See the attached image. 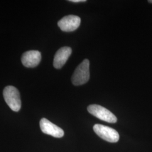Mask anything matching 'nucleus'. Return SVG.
Segmentation results:
<instances>
[{
    "label": "nucleus",
    "mask_w": 152,
    "mask_h": 152,
    "mask_svg": "<svg viewBox=\"0 0 152 152\" xmlns=\"http://www.w3.org/2000/svg\"><path fill=\"white\" fill-rule=\"evenodd\" d=\"M4 98L6 103L14 112L20 110L22 106L20 93L16 87L12 86H7L3 91Z\"/></svg>",
    "instance_id": "f257e3e1"
},
{
    "label": "nucleus",
    "mask_w": 152,
    "mask_h": 152,
    "mask_svg": "<svg viewBox=\"0 0 152 152\" xmlns=\"http://www.w3.org/2000/svg\"><path fill=\"white\" fill-rule=\"evenodd\" d=\"M90 79V61L85 59L78 65L72 77V82L75 86L86 83Z\"/></svg>",
    "instance_id": "f03ea898"
},
{
    "label": "nucleus",
    "mask_w": 152,
    "mask_h": 152,
    "mask_svg": "<svg viewBox=\"0 0 152 152\" xmlns=\"http://www.w3.org/2000/svg\"><path fill=\"white\" fill-rule=\"evenodd\" d=\"M88 112L96 117L99 120H102L108 123L114 124L117 122V118L110 110L103 107L97 105L92 104L87 107Z\"/></svg>",
    "instance_id": "7ed1b4c3"
},
{
    "label": "nucleus",
    "mask_w": 152,
    "mask_h": 152,
    "mask_svg": "<svg viewBox=\"0 0 152 152\" xmlns=\"http://www.w3.org/2000/svg\"><path fill=\"white\" fill-rule=\"evenodd\" d=\"M93 129L100 137L109 142H117L120 139L118 132L108 126L96 124L94 126Z\"/></svg>",
    "instance_id": "20e7f679"
},
{
    "label": "nucleus",
    "mask_w": 152,
    "mask_h": 152,
    "mask_svg": "<svg viewBox=\"0 0 152 152\" xmlns=\"http://www.w3.org/2000/svg\"><path fill=\"white\" fill-rule=\"evenodd\" d=\"M81 18L79 16L70 15L63 17L58 23V25L61 31L66 32H72L79 27Z\"/></svg>",
    "instance_id": "39448f33"
},
{
    "label": "nucleus",
    "mask_w": 152,
    "mask_h": 152,
    "mask_svg": "<svg viewBox=\"0 0 152 152\" xmlns=\"http://www.w3.org/2000/svg\"><path fill=\"white\" fill-rule=\"evenodd\" d=\"M41 130L44 134L53 136L56 138L62 137L64 135V132L60 127L53 124L50 121L43 118L39 122Z\"/></svg>",
    "instance_id": "423d86ee"
},
{
    "label": "nucleus",
    "mask_w": 152,
    "mask_h": 152,
    "mask_svg": "<svg viewBox=\"0 0 152 152\" xmlns=\"http://www.w3.org/2000/svg\"><path fill=\"white\" fill-rule=\"evenodd\" d=\"M22 63L27 68H34L39 64L41 60V53L37 50H31L24 53L22 56Z\"/></svg>",
    "instance_id": "0eeeda50"
},
{
    "label": "nucleus",
    "mask_w": 152,
    "mask_h": 152,
    "mask_svg": "<svg viewBox=\"0 0 152 152\" xmlns=\"http://www.w3.org/2000/svg\"><path fill=\"white\" fill-rule=\"evenodd\" d=\"M72 50L69 47H63L55 55L53 65L56 69H60L64 65L71 56Z\"/></svg>",
    "instance_id": "6e6552de"
},
{
    "label": "nucleus",
    "mask_w": 152,
    "mask_h": 152,
    "mask_svg": "<svg viewBox=\"0 0 152 152\" xmlns=\"http://www.w3.org/2000/svg\"><path fill=\"white\" fill-rule=\"evenodd\" d=\"M69 1L72 2L74 3H78V2H86V0H69Z\"/></svg>",
    "instance_id": "1a4fd4ad"
},
{
    "label": "nucleus",
    "mask_w": 152,
    "mask_h": 152,
    "mask_svg": "<svg viewBox=\"0 0 152 152\" xmlns=\"http://www.w3.org/2000/svg\"><path fill=\"white\" fill-rule=\"evenodd\" d=\"M148 2H149V3H152V0H150V1H148Z\"/></svg>",
    "instance_id": "9d476101"
}]
</instances>
